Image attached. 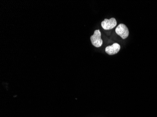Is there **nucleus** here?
Returning <instances> with one entry per match:
<instances>
[{"mask_svg":"<svg viewBox=\"0 0 157 117\" xmlns=\"http://www.w3.org/2000/svg\"><path fill=\"white\" fill-rule=\"evenodd\" d=\"M92 44L96 47H99L103 44V40L101 39V33L99 30H97L94 31L93 35L90 37Z\"/></svg>","mask_w":157,"mask_h":117,"instance_id":"1","label":"nucleus"},{"mask_svg":"<svg viewBox=\"0 0 157 117\" xmlns=\"http://www.w3.org/2000/svg\"><path fill=\"white\" fill-rule=\"evenodd\" d=\"M116 33L123 39H126L129 35V31L126 25L123 24H119L115 29Z\"/></svg>","mask_w":157,"mask_h":117,"instance_id":"2","label":"nucleus"},{"mask_svg":"<svg viewBox=\"0 0 157 117\" xmlns=\"http://www.w3.org/2000/svg\"><path fill=\"white\" fill-rule=\"evenodd\" d=\"M117 25V21L114 18L110 19H105L101 23V25L105 30H109L114 28Z\"/></svg>","mask_w":157,"mask_h":117,"instance_id":"3","label":"nucleus"},{"mask_svg":"<svg viewBox=\"0 0 157 117\" xmlns=\"http://www.w3.org/2000/svg\"><path fill=\"white\" fill-rule=\"evenodd\" d=\"M121 49V46L118 43H114L112 46H107L105 48V52L109 55H114L119 52Z\"/></svg>","mask_w":157,"mask_h":117,"instance_id":"4","label":"nucleus"}]
</instances>
